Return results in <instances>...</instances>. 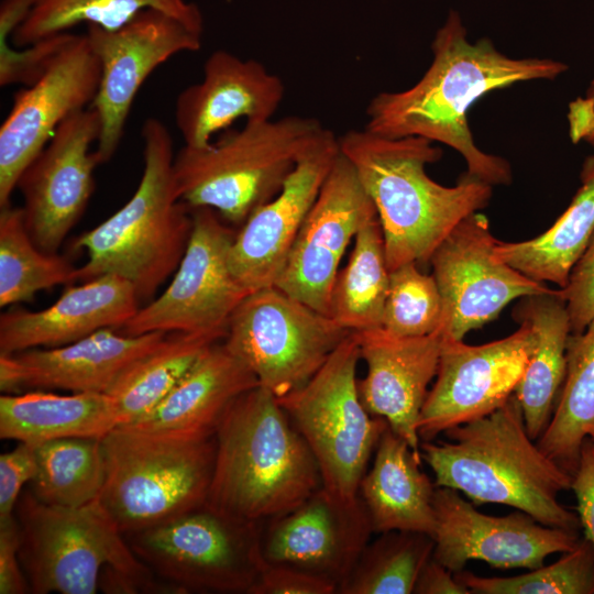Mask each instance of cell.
Instances as JSON below:
<instances>
[{
  "label": "cell",
  "instance_id": "7402d4cb",
  "mask_svg": "<svg viewBox=\"0 0 594 594\" xmlns=\"http://www.w3.org/2000/svg\"><path fill=\"white\" fill-rule=\"evenodd\" d=\"M167 334L130 336L105 328L61 346L0 353V391L2 394L26 389L108 393L129 366L155 349Z\"/></svg>",
  "mask_w": 594,
  "mask_h": 594
},
{
  "label": "cell",
  "instance_id": "277c9868",
  "mask_svg": "<svg viewBox=\"0 0 594 594\" xmlns=\"http://www.w3.org/2000/svg\"><path fill=\"white\" fill-rule=\"evenodd\" d=\"M207 503L262 524L322 486L318 464L277 397L257 385L237 397L216 429Z\"/></svg>",
  "mask_w": 594,
  "mask_h": 594
},
{
  "label": "cell",
  "instance_id": "f35d334b",
  "mask_svg": "<svg viewBox=\"0 0 594 594\" xmlns=\"http://www.w3.org/2000/svg\"><path fill=\"white\" fill-rule=\"evenodd\" d=\"M442 299L433 275L417 263L389 272L382 329L396 337H422L441 329Z\"/></svg>",
  "mask_w": 594,
  "mask_h": 594
},
{
  "label": "cell",
  "instance_id": "2e32d148",
  "mask_svg": "<svg viewBox=\"0 0 594 594\" xmlns=\"http://www.w3.org/2000/svg\"><path fill=\"white\" fill-rule=\"evenodd\" d=\"M101 70L86 35L73 34L42 76L19 90L0 127V208L28 165L72 114L94 102Z\"/></svg>",
  "mask_w": 594,
  "mask_h": 594
},
{
  "label": "cell",
  "instance_id": "60d3db41",
  "mask_svg": "<svg viewBox=\"0 0 594 594\" xmlns=\"http://www.w3.org/2000/svg\"><path fill=\"white\" fill-rule=\"evenodd\" d=\"M560 290L566 302L571 333L583 332L594 319V233L572 268L566 286Z\"/></svg>",
  "mask_w": 594,
  "mask_h": 594
},
{
  "label": "cell",
  "instance_id": "8d00e7d4",
  "mask_svg": "<svg viewBox=\"0 0 594 594\" xmlns=\"http://www.w3.org/2000/svg\"><path fill=\"white\" fill-rule=\"evenodd\" d=\"M430 535L393 530L369 541L348 576L338 586L339 594H411L417 578L432 557Z\"/></svg>",
  "mask_w": 594,
  "mask_h": 594
},
{
  "label": "cell",
  "instance_id": "c3c4849f",
  "mask_svg": "<svg viewBox=\"0 0 594 594\" xmlns=\"http://www.w3.org/2000/svg\"><path fill=\"white\" fill-rule=\"evenodd\" d=\"M38 0H1L0 3V55L12 50L11 38L28 18Z\"/></svg>",
  "mask_w": 594,
  "mask_h": 594
},
{
  "label": "cell",
  "instance_id": "83f0119b",
  "mask_svg": "<svg viewBox=\"0 0 594 594\" xmlns=\"http://www.w3.org/2000/svg\"><path fill=\"white\" fill-rule=\"evenodd\" d=\"M513 318L527 322L535 333L531 355L514 394L527 433L536 441L550 422L564 382L570 318L560 288L519 298Z\"/></svg>",
  "mask_w": 594,
  "mask_h": 594
},
{
  "label": "cell",
  "instance_id": "681fc988",
  "mask_svg": "<svg viewBox=\"0 0 594 594\" xmlns=\"http://www.w3.org/2000/svg\"><path fill=\"white\" fill-rule=\"evenodd\" d=\"M586 433L588 437H591L592 439H594V425L590 426L586 430Z\"/></svg>",
  "mask_w": 594,
  "mask_h": 594
},
{
  "label": "cell",
  "instance_id": "30bf717a",
  "mask_svg": "<svg viewBox=\"0 0 594 594\" xmlns=\"http://www.w3.org/2000/svg\"><path fill=\"white\" fill-rule=\"evenodd\" d=\"M124 537L135 556L175 593L251 594L265 562L261 524L207 502Z\"/></svg>",
  "mask_w": 594,
  "mask_h": 594
},
{
  "label": "cell",
  "instance_id": "e0dca14e",
  "mask_svg": "<svg viewBox=\"0 0 594 594\" xmlns=\"http://www.w3.org/2000/svg\"><path fill=\"white\" fill-rule=\"evenodd\" d=\"M99 134L100 119L92 107L72 114L19 178L28 230L47 253H57L94 193L100 164L90 148Z\"/></svg>",
  "mask_w": 594,
  "mask_h": 594
},
{
  "label": "cell",
  "instance_id": "ee69618b",
  "mask_svg": "<svg viewBox=\"0 0 594 594\" xmlns=\"http://www.w3.org/2000/svg\"><path fill=\"white\" fill-rule=\"evenodd\" d=\"M571 490L576 497V510L585 538L594 548V439L586 437L580 450L578 469Z\"/></svg>",
  "mask_w": 594,
  "mask_h": 594
},
{
  "label": "cell",
  "instance_id": "7dc6e473",
  "mask_svg": "<svg viewBox=\"0 0 594 594\" xmlns=\"http://www.w3.org/2000/svg\"><path fill=\"white\" fill-rule=\"evenodd\" d=\"M566 118L572 142L594 147V79L584 96L570 102Z\"/></svg>",
  "mask_w": 594,
  "mask_h": 594
},
{
  "label": "cell",
  "instance_id": "bcb514c9",
  "mask_svg": "<svg viewBox=\"0 0 594 594\" xmlns=\"http://www.w3.org/2000/svg\"><path fill=\"white\" fill-rule=\"evenodd\" d=\"M414 594H471L452 571L431 557L421 569Z\"/></svg>",
  "mask_w": 594,
  "mask_h": 594
},
{
  "label": "cell",
  "instance_id": "7bdbcfd3",
  "mask_svg": "<svg viewBox=\"0 0 594 594\" xmlns=\"http://www.w3.org/2000/svg\"><path fill=\"white\" fill-rule=\"evenodd\" d=\"M332 583L300 570L264 562L251 594H334Z\"/></svg>",
  "mask_w": 594,
  "mask_h": 594
},
{
  "label": "cell",
  "instance_id": "d6986e66",
  "mask_svg": "<svg viewBox=\"0 0 594 594\" xmlns=\"http://www.w3.org/2000/svg\"><path fill=\"white\" fill-rule=\"evenodd\" d=\"M433 506L432 557L453 573L470 560L498 569H537L581 539L579 531L546 526L521 510L501 517L482 514L449 487H436Z\"/></svg>",
  "mask_w": 594,
  "mask_h": 594
},
{
  "label": "cell",
  "instance_id": "5b68a950",
  "mask_svg": "<svg viewBox=\"0 0 594 594\" xmlns=\"http://www.w3.org/2000/svg\"><path fill=\"white\" fill-rule=\"evenodd\" d=\"M143 173L132 197L112 216L74 241L86 263L77 280L105 274L130 282L148 301L177 270L193 230L191 209L180 199L174 176L173 139L157 118L142 127Z\"/></svg>",
  "mask_w": 594,
  "mask_h": 594
},
{
  "label": "cell",
  "instance_id": "9a60e30c",
  "mask_svg": "<svg viewBox=\"0 0 594 594\" xmlns=\"http://www.w3.org/2000/svg\"><path fill=\"white\" fill-rule=\"evenodd\" d=\"M535 345V333L520 322L512 334L481 345L442 338L436 382L417 422L420 441L485 417L515 393Z\"/></svg>",
  "mask_w": 594,
  "mask_h": 594
},
{
  "label": "cell",
  "instance_id": "ba28073f",
  "mask_svg": "<svg viewBox=\"0 0 594 594\" xmlns=\"http://www.w3.org/2000/svg\"><path fill=\"white\" fill-rule=\"evenodd\" d=\"M308 117L245 122L202 147L184 145L174 156L180 199L190 208L208 207L241 227L274 198L301 153L323 132Z\"/></svg>",
  "mask_w": 594,
  "mask_h": 594
},
{
  "label": "cell",
  "instance_id": "44dd1931",
  "mask_svg": "<svg viewBox=\"0 0 594 594\" xmlns=\"http://www.w3.org/2000/svg\"><path fill=\"white\" fill-rule=\"evenodd\" d=\"M374 532L359 498L344 502L322 486L292 510L261 524L266 563L285 565L338 586Z\"/></svg>",
  "mask_w": 594,
  "mask_h": 594
},
{
  "label": "cell",
  "instance_id": "6da1fadb",
  "mask_svg": "<svg viewBox=\"0 0 594 594\" xmlns=\"http://www.w3.org/2000/svg\"><path fill=\"white\" fill-rule=\"evenodd\" d=\"M431 51L432 62L414 86L380 92L370 101L364 129L391 139L422 136L442 143L462 155L468 175L491 186L509 185V162L477 147L468 113L494 90L522 81L552 80L568 65L552 58L510 57L485 37L472 43L455 11L437 31Z\"/></svg>",
  "mask_w": 594,
  "mask_h": 594
},
{
  "label": "cell",
  "instance_id": "74e56055",
  "mask_svg": "<svg viewBox=\"0 0 594 594\" xmlns=\"http://www.w3.org/2000/svg\"><path fill=\"white\" fill-rule=\"evenodd\" d=\"M550 565L512 578H482L470 571L455 579L475 594H594V548L586 539Z\"/></svg>",
  "mask_w": 594,
  "mask_h": 594
},
{
  "label": "cell",
  "instance_id": "cb8c5ba5",
  "mask_svg": "<svg viewBox=\"0 0 594 594\" xmlns=\"http://www.w3.org/2000/svg\"><path fill=\"white\" fill-rule=\"evenodd\" d=\"M284 92L282 79L262 63L217 50L204 64L202 79L179 92L176 127L185 145L202 147L238 119L271 120Z\"/></svg>",
  "mask_w": 594,
  "mask_h": 594
},
{
  "label": "cell",
  "instance_id": "52a82bcc",
  "mask_svg": "<svg viewBox=\"0 0 594 594\" xmlns=\"http://www.w3.org/2000/svg\"><path fill=\"white\" fill-rule=\"evenodd\" d=\"M105 484L99 497L123 535L204 505L216 464V432L119 426L101 439Z\"/></svg>",
  "mask_w": 594,
  "mask_h": 594
},
{
  "label": "cell",
  "instance_id": "4fadbf2b",
  "mask_svg": "<svg viewBox=\"0 0 594 594\" xmlns=\"http://www.w3.org/2000/svg\"><path fill=\"white\" fill-rule=\"evenodd\" d=\"M85 35L101 70L90 107L100 119L94 151L99 164H105L121 143L132 103L146 78L174 55L199 51L202 34L173 15L147 9L116 30L87 25Z\"/></svg>",
  "mask_w": 594,
  "mask_h": 594
},
{
  "label": "cell",
  "instance_id": "7a4b0ae2",
  "mask_svg": "<svg viewBox=\"0 0 594 594\" xmlns=\"http://www.w3.org/2000/svg\"><path fill=\"white\" fill-rule=\"evenodd\" d=\"M339 145L375 206L389 272L429 263L451 231L492 198L493 186L466 173L452 187L430 178L426 166L438 162L442 150L426 138L350 130Z\"/></svg>",
  "mask_w": 594,
  "mask_h": 594
},
{
  "label": "cell",
  "instance_id": "7c38bea8",
  "mask_svg": "<svg viewBox=\"0 0 594 594\" xmlns=\"http://www.w3.org/2000/svg\"><path fill=\"white\" fill-rule=\"evenodd\" d=\"M190 209L191 235L169 285L118 331L130 336L182 332L222 341L232 314L252 293L230 267L238 229L226 224L211 208Z\"/></svg>",
  "mask_w": 594,
  "mask_h": 594
},
{
  "label": "cell",
  "instance_id": "1f68e13d",
  "mask_svg": "<svg viewBox=\"0 0 594 594\" xmlns=\"http://www.w3.org/2000/svg\"><path fill=\"white\" fill-rule=\"evenodd\" d=\"M346 264L339 270L329 304V317L349 332L382 328L389 285L384 239L378 217L355 235Z\"/></svg>",
  "mask_w": 594,
  "mask_h": 594
},
{
  "label": "cell",
  "instance_id": "ab89813d",
  "mask_svg": "<svg viewBox=\"0 0 594 594\" xmlns=\"http://www.w3.org/2000/svg\"><path fill=\"white\" fill-rule=\"evenodd\" d=\"M72 36L69 32L55 34L22 50L13 47L7 55L0 56V86H30L36 81Z\"/></svg>",
  "mask_w": 594,
  "mask_h": 594
},
{
  "label": "cell",
  "instance_id": "d590c367",
  "mask_svg": "<svg viewBox=\"0 0 594 594\" xmlns=\"http://www.w3.org/2000/svg\"><path fill=\"white\" fill-rule=\"evenodd\" d=\"M78 267L33 241L22 207L0 208V307L31 300L41 290L77 282Z\"/></svg>",
  "mask_w": 594,
  "mask_h": 594
},
{
  "label": "cell",
  "instance_id": "f6af8a7d",
  "mask_svg": "<svg viewBox=\"0 0 594 594\" xmlns=\"http://www.w3.org/2000/svg\"><path fill=\"white\" fill-rule=\"evenodd\" d=\"M16 518L0 524V594L31 593L19 558Z\"/></svg>",
  "mask_w": 594,
  "mask_h": 594
},
{
  "label": "cell",
  "instance_id": "d4e9b609",
  "mask_svg": "<svg viewBox=\"0 0 594 594\" xmlns=\"http://www.w3.org/2000/svg\"><path fill=\"white\" fill-rule=\"evenodd\" d=\"M140 304L133 285L114 274L68 286L45 309L14 308L1 314L0 353L61 346L105 328L119 330Z\"/></svg>",
  "mask_w": 594,
  "mask_h": 594
},
{
  "label": "cell",
  "instance_id": "e575fe53",
  "mask_svg": "<svg viewBox=\"0 0 594 594\" xmlns=\"http://www.w3.org/2000/svg\"><path fill=\"white\" fill-rule=\"evenodd\" d=\"M33 446L37 469L29 490L40 502L78 507L99 499L106 476L101 439L62 438Z\"/></svg>",
  "mask_w": 594,
  "mask_h": 594
},
{
  "label": "cell",
  "instance_id": "d6a6232c",
  "mask_svg": "<svg viewBox=\"0 0 594 594\" xmlns=\"http://www.w3.org/2000/svg\"><path fill=\"white\" fill-rule=\"evenodd\" d=\"M147 9L163 11L194 31L204 32L200 9L187 0H38L13 33L11 43L19 48L26 47L43 38L68 32L80 23L116 30Z\"/></svg>",
  "mask_w": 594,
  "mask_h": 594
},
{
  "label": "cell",
  "instance_id": "603a6c76",
  "mask_svg": "<svg viewBox=\"0 0 594 594\" xmlns=\"http://www.w3.org/2000/svg\"><path fill=\"white\" fill-rule=\"evenodd\" d=\"M360 356L366 364L358 381L360 399L366 410L384 418L389 428L421 457L417 422L437 375L443 333L396 337L382 328L353 332Z\"/></svg>",
  "mask_w": 594,
  "mask_h": 594
},
{
  "label": "cell",
  "instance_id": "8fae6325",
  "mask_svg": "<svg viewBox=\"0 0 594 594\" xmlns=\"http://www.w3.org/2000/svg\"><path fill=\"white\" fill-rule=\"evenodd\" d=\"M351 332L276 286L249 294L232 314L227 349L277 398L305 385Z\"/></svg>",
  "mask_w": 594,
  "mask_h": 594
},
{
  "label": "cell",
  "instance_id": "4316f807",
  "mask_svg": "<svg viewBox=\"0 0 594 594\" xmlns=\"http://www.w3.org/2000/svg\"><path fill=\"white\" fill-rule=\"evenodd\" d=\"M260 385L251 370L219 341L147 415L124 425L142 430L215 433L230 404Z\"/></svg>",
  "mask_w": 594,
  "mask_h": 594
},
{
  "label": "cell",
  "instance_id": "b9f144b4",
  "mask_svg": "<svg viewBox=\"0 0 594 594\" xmlns=\"http://www.w3.org/2000/svg\"><path fill=\"white\" fill-rule=\"evenodd\" d=\"M34 446L25 442L0 455V524L14 519V510L24 485L36 473Z\"/></svg>",
  "mask_w": 594,
  "mask_h": 594
},
{
  "label": "cell",
  "instance_id": "f546056e",
  "mask_svg": "<svg viewBox=\"0 0 594 594\" xmlns=\"http://www.w3.org/2000/svg\"><path fill=\"white\" fill-rule=\"evenodd\" d=\"M580 179L571 204L546 232L521 242L497 241V256L531 279L565 287L594 233V154L584 161Z\"/></svg>",
  "mask_w": 594,
  "mask_h": 594
},
{
  "label": "cell",
  "instance_id": "8992f818",
  "mask_svg": "<svg viewBox=\"0 0 594 594\" xmlns=\"http://www.w3.org/2000/svg\"><path fill=\"white\" fill-rule=\"evenodd\" d=\"M19 558L33 594L175 593L132 551L96 499L47 505L28 488L18 499Z\"/></svg>",
  "mask_w": 594,
  "mask_h": 594
},
{
  "label": "cell",
  "instance_id": "484cf974",
  "mask_svg": "<svg viewBox=\"0 0 594 594\" xmlns=\"http://www.w3.org/2000/svg\"><path fill=\"white\" fill-rule=\"evenodd\" d=\"M363 475L359 496L374 532L415 531L433 536L436 485L421 470V457L389 426Z\"/></svg>",
  "mask_w": 594,
  "mask_h": 594
},
{
  "label": "cell",
  "instance_id": "4dcf8cb0",
  "mask_svg": "<svg viewBox=\"0 0 594 594\" xmlns=\"http://www.w3.org/2000/svg\"><path fill=\"white\" fill-rule=\"evenodd\" d=\"M565 355L564 382L537 444L573 477L586 430L594 425V319L583 332L570 333Z\"/></svg>",
  "mask_w": 594,
  "mask_h": 594
},
{
  "label": "cell",
  "instance_id": "5bb4252c",
  "mask_svg": "<svg viewBox=\"0 0 594 594\" xmlns=\"http://www.w3.org/2000/svg\"><path fill=\"white\" fill-rule=\"evenodd\" d=\"M496 243L487 218L479 211L463 219L431 255L444 337L463 340L513 300L552 290L498 257Z\"/></svg>",
  "mask_w": 594,
  "mask_h": 594
},
{
  "label": "cell",
  "instance_id": "ffe728a7",
  "mask_svg": "<svg viewBox=\"0 0 594 594\" xmlns=\"http://www.w3.org/2000/svg\"><path fill=\"white\" fill-rule=\"evenodd\" d=\"M339 153V138L324 129L301 153L279 193L237 230L230 267L250 292L275 286Z\"/></svg>",
  "mask_w": 594,
  "mask_h": 594
},
{
  "label": "cell",
  "instance_id": "9c48e42d",
  "mask_svg": "<svg viewBox=\"0 0 594 594\" xmlns=\"http://www.w3.org/2000/svg\"><path fill=\"white\" fill-rule=\"evenodd\" d=\"M360 360L351 332L305 385L277 398L311 451L322 487L344 502L359 498L360 482L388 427L360 399Z\"/></svg>",
  "mask_w": 594,
  "mask_h": 594
},
{
  "label": "cell",
  "instance_id": "ac0fdd59",
  "mask_svg": "<svg viewBox=\"0 0 594 594\" xmlns=\"http://www.w3.org/2000/svg\"><path fill=\"white\" fill-rule=\"evenodd\" d=\"M376 217L353 165L340 151L275 286L329 316L341 258L356 233Z\"/></svg>",
  "mask_w": 594,
  "mask_h": 594
},
{
  "label": "cell",
  "instance_id": "836d02e7",
  "mask_svg": "<svg viewBox=\"0 0 594 594\" xmlns=\"http://www.w3.org/2000/svg\"><path fill=\"white\" fill-rule=\"evenodd\" d=\"M213 338L173 332L151 352L129 366L108 391L118 408L120 426L152 411L180 382Z\"/></svg>",
  "mask_w": 594,
  "mask_h": 594
},
{
  "label": "cell",
  "instance_id": "f1b7e54d",
  "mask_svg": "<svg viewBox=\"0 0 594 594\" xmlns=\"http://www.w3.org/2000/svg\"><path fill=\"white\" fill-rule=\"evenodd\" d=\"M121 424L106 393L58 395L42 389L0 396V438L30 444L62 438L102 439Z\"/></svg>",
  "mask_w": 594,
  "mask_h": 594
},
{
  "label": "cell",
  "instance_id": "3957f363",
  "mask_svg": "<svg viewBox=\"0 0 594 594\" xmlns=\"http://www.w3.org/2000/svg\"><path fill=\"white\" fill-rule=\"evenodd\" d=\"M448 441H422L421 459L436 487L462 492L476 504H502L554 528L579 531V516L558 501L572 476L527 433L515 394L492 414L444 432Z\"/></svg>",
  "mask_w": 594,
  "mask_h": 594
}]
</instances>
